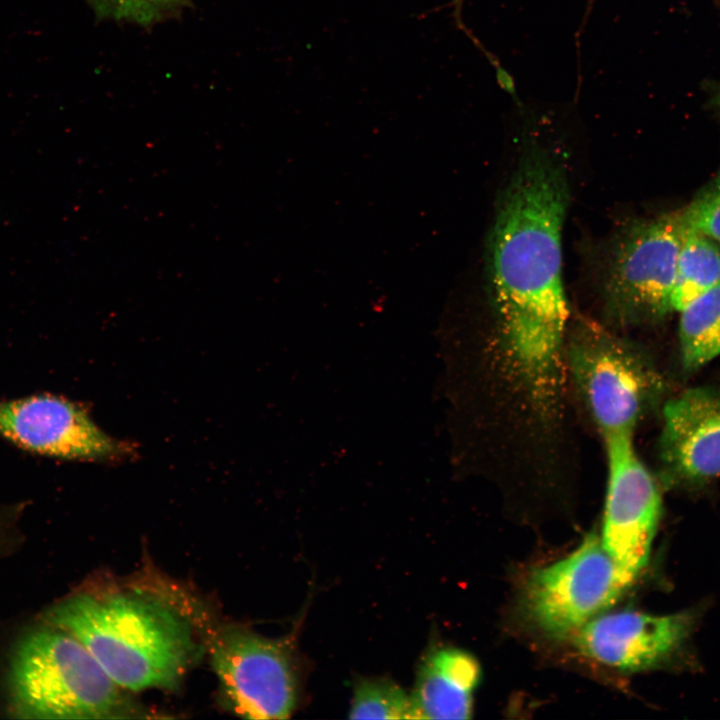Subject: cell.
Here are the masks:
<instances>
[{
    "label": "cell",
    "instance_id": "cell-1",
    "mask_svg": "<svg viewBox=\"0 0 720 720\" xmlns=\"http://www.w3.org/2000/svg\"><path fill=\"white\" fill-rule=\"evenodd\" d=\"M568 186L560 164L527 153L499 203L492 239V283L502 364L532 391L564 378L569 316L562 279L561 230Z\"/></svg>",
    "mask_w": 720,
    "mask_h": 720
},
{
    "label": "cell",
    "instance_id": "cell-2",
    "mask_svg": "<svg viewBox=\"0 0 720 720\" xmlns=\"http://www.w3.org/2000/svg\"><path fill=\"white\" fill-rule=\"evenodd\" d=\"M91 653L121 688H173L198 656L191 626L174 608L136 592H81L45 615Z\"/></svg>",
    "mask_w": 720,
    "mask_h": 720
},
{
    "label": "cell",
    "instance_id": "cell-3",
    "mask_svg": "<svg viewBox=\"0 0 720 720\" xmlns=\"http://www.w3.org/2000/svg\"><path fill=\"white\" fill-rule=\"evenodd\" d=\"M12 712L24 719H102L135 712L85 646L48 625L27 634L9 668Z\"/></svg>",
    "mask_w": 720,
    "mask_h": 720
},
{
    "label": "cell",
    "instance_id": "cell-4",
    "mask_svg": "<svg viewBox=\"0 0 720 720\" xmlns=\"http://www.w3.org/2000/svg\"><path fill=\"white\" fill-rule=\"evenodd\" d=\"M634 579L604 549L595 533L565 558L529 572L520 592L522 612L552 638L575 633L621 598Z\"/></svg>",
    "mask_w": 720,
    "mask_h": 720
},
{
    "label": "cell",
    "instance_id": "cell-5",
    "mask_svg": "<svg viewBox=\"0 0 720 720\" xmlns=\"http://www.w3.org/2000/svg\"><path fill=\"white\" fill-rule=\"evenodd\" d=\"M566 349L601 439L633 435L660 386L657 373L631 345L594 325L584 324Z\"/></svg>",
    "mask_w": 720,
    "mask_h": 720
},
{
    "label": "cell",
    "instance_id": "cell-6",
    "mask_svg": "<svg viewBox=\"0 0 720 720\" xmlns=\"http://www.w3.org/2000/svg\"><path fill=\"white\" fill-rule=\"evenodd\" d=\"M210 654L224 703L238 716L287 719L294 712L300 666L291 640L225 627L211 638Z\"/></svg>",
    "mask_w": 720,
    "mask_h": 720
},
{
    "label": "cell",
    "instance_id": "cell-7",
    "mask_svg": "<svg viewBox=\"0 0 720 720\" xmlns=\"http://www.w3.org/2000/svg\"><path fill=\"white\" fill-rule=\"evenodd\" d=\"M684 225L681 211L634 223L619 238L605 282L609 305L628 319H657L671 309Z\"/></svg>",
    "mask_w": 720,
    "mask_h": 720
},
{
    "label": "cell",
    "instance_id": "cell-8",
    "mask_svg": "<svg viewBox=\"0 0 720 720\" xmlns=\"http://www.w3.org/2000/svg\"><path fill=\"white\" fill-rule=\"evenodd\" d=\"M607 460V492L601 543L632 579L646 566L661 515V497L638 457L633 435L602 440Z\"/></svg>",
    "mask_w": 720,
    "mask_h": 720
},
{
    "label": "cell",
    "instance_id": "cell-9",
    "mask_svg": "<svg viewBox=\"0 0 720 720\" xmlns=\"http://www.w3.org/2000/svg\"><path fill=\"white\" fill-rule=\"evenodd\" d=\"M0 436L23 449L59 458L110 459L124 451L85 410L50 395L0 402Z\"/></svg>",
    "mask_w": 720,
    "mask_h": 720
},
{
    "label": "cell",
    "instance_id": "cell-10",
    "mask_svg": "<svg viewBox=\"0 0 720 720\" xmlns=\"http://www.w3.org/2000/svg\"><path fill=\"white\" fill-rule=\"evenodd\" d=\"M692 625L688 612L658 616L625 610L591 619L574 638L585 656L620 671L636 672L670 656Z\"/></svg>",
    "mask_w": 720,
    "mask_h": 720
},
{
    "label": "cell",
    "instance_id": "cell-11",
    "mask_svg": "<svg viewBox=\"0 0 720 720\" xmlns=\"http://www.w3.org/2000/svg\"><path fill=\"white\" fill-rule=\"evenodd\" d=\"M659 452L666 475L683 483L720 475V393L698 387L666 403Z\"/></svg>",
    "mask_w": 720,
    "mask_h": 720
},
{
    "label": "cell",
    "instance_id": "cell-12",
    "mask_svg": "<svg viewBox=\"0 0 720 720\" xmlns=\"http://www.w3.org/2000/svg\"><path fill=\"white\" fill-rule=\"evenodd\" d=\"M480 678L479 662L468 652L432 650L420 663L410 694L414 719H469Z\"/></svg>",
    "mask_w": 720,
    "mask_h": 720
},
{
    "label": "cell",
    "instance_id": "cell-13",
    "mask_svg": "<svg viewBox=\"0 0 720 720\" xmlns=\"http://www.w3.org/2000/svg\"><path fill=\"white\" fill-rule=\"evenodd\" d=\"M719 280L720 243L684 226L670 298L672 311L680 312Z\"/></svg>",
    "mask_w": 720,
    "mask_h": 720
},
{
    "label": "cell",
    "instance_id": "cell-14",
    "mask_svg": "<svg viewBox=\"0 0 720 720\" xmlns=\"http://www.w3.org/2000/svg\"><path fill=\"white\" fill-rule=\"evenodd\" d=\"M680 314L682 366L695 371L720 355V280Z\"/></svg>",
    "mask_w": 720,
    "mask_h": 720
},
{
    "label": "cell",
    "instance_id": "cell-15",
    "mask_svg": "<svg viewBox=\"0 0 720 720\" xmlns=\"http://www.w3.org/2000/svg\"><path fill=\"white\" fill-rule=\"evenodd\" d=\"M351 719H414L410 694L384 677L361 678L354 686Z\"/></svg>",
    "mask_w": 720,
    "mask_h": 720
},
{
    "label": "cell",
    "instance_id": "cell-16",
    "mask_svg": "<svg viewBox=\"0 0 720 720\" xmlns=\"http://www.w3.org/2000/svg\"><path fill=\"white\" fill-rule=\"evenodd\" d=\"M681 211L686 228L703 233L720 243V167Z\"/></svg>",
    "mask_w": 720,
    "mask_h": 720
},
{
    "label": "cell",
    "instance_id": "cell-17",
    "mask_svg": "<svg viewBox=\"0 0 720 720\" xmlns=\"http://www.w3.org/2000/svg\"><path fill=\"white\" fill-rule=\"evenodd\" d=\"M98 16L150 24L176 8L180 0H86Z\"/></svg>",
    "mask_w": 720,
    "mask_h": 720
},
{
    "label": "cell",
    "instance_id": "cell-18",
    "mask_svg": "<svg viewBox=\"0 0 720 720\" xmlns=\"http://www.w3.org/2000/svg\"><path fill=\"white\" fill-rule=\"evenodd\" d=\"M714 99L716 106L720 108V88H716V92L714 94Z\"/></svg>",
    "mask_w": 720,
    "mask_h": 720
}]
</instances>
